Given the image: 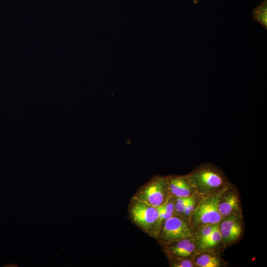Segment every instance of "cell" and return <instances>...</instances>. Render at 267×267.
<instances>
[{"label":"cell","instance_id":"11","mask_svg":"<svg viewBox=\"0 0 267 267\" xmlns=\"http://www.w3.org/2000/svg\"><path fill=\"white\" fill-rule=\"evenodd\" d=\"M220 245L222 246L219 222L216 224L209 237L203 243L199 250L207 248H219Z\"/></svg>","mask_w":267,"mask_h":267},{"label":"cell","instance_id":"7","mask_svg":"<svg viewBox=\"0 0 267 267\" xmlns=\"http://www.w3.org/2000/svg\"><path fill=\"white\" fill-rule=\"evenodd\" d=\"M218 208L222 218L231 215L242 216L239 193L235 185L231 183L221 193Z\"/></svg>","mask_w":267,"mask_h":267},{"label":"cell","instance_id":"2","mask_svg":"<svg viewBox=\"0 0 267 267\" xmlns=\"http://www.w3.org/2000/svg\"><path fill=\"white\" fill-rule=\"evenodd\" d=\"M128 217L139 228L155 238L159 230L158 207L150 205L133 197L129 205Z\"/></svg>","mask_w":267,"mask_h":267},{"label":"cell","instance_id":"4","mask_svg":"<svg viewBox=\"0 0 267 267\" xmlns=\"http://www.w3.org/2000/svg\"><path fill=\"white\" fill-rule=\"evenodd\" d=\"M220 194L203 197L199 200L188 218L195 231L200 226L215 224L222 220V217L218 208Z\"/></svg>","mask_w":267,"mask_h":267},{"label":"cell","instance_id":"3","mask_svg":"<svg viewBox=\"0 0 267 267\" xmlns=\"http://www.w3.org/2000/svg\"><path fill=\"white\" fill-rule=\"evenodd\" d=\"M195 233L188 219L175 213L162 223L155 238L162 245L194 237Z\"/></svg>","mask_w":267,"mask_h":267},{"label":"cell","instance_id":"8","mask_svg":"<svg viewBox=\"0 0 267 267\" xmlns=\"http://www.w3.org/2000/svg\"><path fill=\"white\" fill-rule=\"evenodd\" d=\"M163 252L168 258L191 257L197 251L194 236L177 240L161 245Z\"/></svg>","mask_w":267,"mask_h":267},{"label":"cell","instance_id":"9","mask_svg":"<svg viewBox=\"0 0 267 267\" xmlns=\"http://www.w3.org/2000/svg\"><path fill=\"white\" fill-rule=\"evenodd\" d=\"M219 248L203 249L197 251L192 259L195 267H225L228 263L221 256Z\"/></svg>","mask_w":267,"mask_h":267},{"label":"cell","instance_id":"1","mask_svg":"<svg viewBox=\"0 0 267 267\" xmlns=\"http://www.w3.org/2000/svg\"><path fill=\"white\" fill-rule=\"evenodd\" d=\"M185 176L202 197L220 194L231 184L222 170L211 163L197 166Z\"/></svg>","mask_w":267,"mask_h":267},{"label":"cell","instance_id":"10","mask_svg":"<svg viewBox=\"0 0 267 267\" xmlns=\"http://www.w3.org/2000/svg\"><path fill=\"white\" fill-rule=\"evenodd\" d=\"M170 195L174 197H189L197 194L185 175L166 176Z\"/></svg>","mask_w":267,"mask_h":267},{"label":"cell","instance_id":"5","mask_svg":"<svg viewBox=\"0 0 267 267\" xmlns=\"http://www.w3.org/2000/svg\"><path fill=\"white\" fill-rule=\"evenodd\" d=\"M170 195L166 176H155L140 187L133 197L155 207L164 204Z\"/></svg>","mask_w":267,"mask_h":267},{"label":"cell","instance_id":"12","mask_svg":"<svg viewBox=\"0 0 267 267\" xmlns=\"http://www.w3.org/2000/svg\"><path fill=\"white\" fill-rule=\"evenodd\" d=\"M253 18L267 29V0H264L253 10Z\"/></svg>","mask_w":267,"mask_h":267},{"label":"cell","instance_id":"13","mask_svg":"<svg viewBox=\"0 0 267 267\" xmlns=\"http://www.w3.org/2000/svg\"><path fill=\"white\" fill-rule=\"evenodd\" d=\"M171 267H195L191 257H171L168 258Z\"/></svg>","mask_w":267,"mask_h":267},{"label":"cell","instance_id":"14","mask_svg":"<svg viewBox=\"0 0 267 267\" xmlns=\"http://www.w3.org/2000/svg\"><path fill=\"white\" fill-rule=\"evenodd\" d=\"M200 0H193V2L194 3H198L199 2Z\"/></svg>","mask_w":267,"mask_h":267},{"label":"cell","instance_id":"6","mask_svg":"<svg viewBox=\"0 0 267 267\" xmlns=\"http://www.w3.org/2000/svg\"><path fill=\"white\" fill-rule=\"evenodd\" d=\"M222 247L233 244L239 240L243 231V216L231 215L223 218L219 222Z\"/></svg>","mask_w":267,"mask_h":267}]
</instances>
